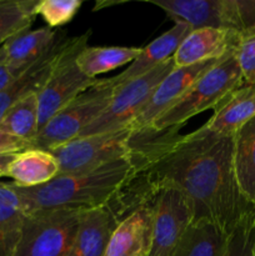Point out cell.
Returning a JSON list of instances; mask_svg holds the SVG:
<instances>
[{
  "mask_svg": "<svg viewBox=\"0 0 255 256\" xmlns=\"http://www.w3.org/2000/svg\"><path fill=\"white\" fill-rule=\"evenodd\" d=\"M138 172L152 184L182 189L194 204L195 220H209L229 234L255 208L238 186L234 136H218L199 128L175 138Z\"/></svg>",
  "mask_w": 255,
  "mask_h": 256,
  "instance_id": "1",
  "label": "cell"
},
{
  "mask_svg": "<svg viewBox=\"0 0 255 256\" xmlns=\"http://www.w3.org/2000/svg\"><path fill=\"white\" fill-rule=\"evenodd\" d=\"M144 156L118 159L80 172L59 174L44 185L22 188L10 182L25 214L42 210H89L108 205L142 165Z\"/></svg>",
  "mask_w": 255,
  "mask_h": 256,
  "instance_id": "2",
  "label": "cell"
},
{
  "mask_svg": "<svg viewBox=\"0 0 255 256\" xmlns=\"http://www.w3.org/2000/svg\"><path fill=\"white\" fill-rule=\"evenodd\" d=\"M179 135V129L156 130L152 126L132 129L126 126L104 134L76 138L52 154L60 165V174L80 172L118 159L150 156Z\"/></svg>",
  "mask_w": 255,
  "mask_h": 256,
  "instance_id": "3",
  "label": "cell"
},
{
  "mask_svg": "<svg viewBox=\"0 0 255 256\" xmlns=\"http://www.w3.org/2000/svg\"><path fill=\"white\" fill-rule=\"evenodd\" d=\"M242 85H244V80L234 50L205 72L172 108L152 122V126L156 130L180 129L195 115L208 109H215Z\"/></svg>",
  "mask_w": 255,
  "mask_h": 256,
  "instance_id": "4",
  "label": "cell"
},
{
  "mask_svg": "<svg viewBox=\"0 0 255 256\" xmlns=\"http://www.w3.org/2000/svg\"><path fill=\"white\" fill-rule=\"evenodd\" d=\"M90 34L92 32H86L79 36L62 39L59 52L52 62V72L44 86L38 92V132L65 105L96 82L98 79L86 76L76 64L78 55L85 46H88Z\"/></svg>",
  "mask_w": 255,
  "mask_h": 256,
  "instance_id": "5",
  "label": "cell"
},
{
  "mask_svg": "<svg viewBox=\"0 0 255 256\" xmlns=\"http://www.w3.org/2000/svg\"><path fill=\"white\" fill-rule=\"evenodd\" d=\"M114 90L109 79H98L95 85L78 95L42 128L32 142V148L52 152L76 139L105 112Z\"/></svg>",
  "mask_w": 255,
  "mask_h": 256,
  "instance_id": "6",
  "label": "cell"
},
{
  "mask_svg": "<svg viewBox=\"0 0 255 256\" xmlns=\"http://www.w3.org/2000/svg\"><path fill=\"white\" fill-rule=\"evenodd\" d=\"M80 212L55 209L28 214L14 256H68Z\"/></svg>",
  "mask_w": 255,
  "mask_h": 256,
  "instance_id": "7",
  "label": "cell"
},
{
  "mask_svg": "<svg viewBox=\"0 0 255 256\" xmlns=\"http://www.w3.org/2000/svg\"><path fill=\"white\" fill-rule=\"evenodd\" d=\"M174 68L175 65L172 58L145 75L115 88L112 102L105 112L78 138L116 132L129 126L140 112L146 106L158 85Z\"/></svg>",
  "mask_w": 255,
  "mask_h": 256,
  "instance_id": "8",
  "label": "cell"
},
{
  "mask_svg": "<svg viewBox=\"0 0 255 256\" xmlns=\"http://www.w3.org/2000/svg\"><path fill=\"white\" fill-rule=\"evenodd\" d=\"M146 182L154 188V194L150 199L152 209V242L148 256H172L179 240L195 220L194 204L175 185Z\"/></svg>",
  "mask_w": 255,
  "mask_h": 256,
  "instance_id": "9",
  "label": "cell"
},
{
  "mask_svg": "<svg viewBox=\"0 0 255 256\" xmlns=\"http://www.w3.org/2000/svg\"><path fill=\"white\" fill-rule=\"evenodd\" d=\"M166 12L175 24L192 30L222 28L242 32L236 0H149Z\"/></svg>",
  "mask_w": 255,
  "mask_h": 256,
  "instance_id": "10",
  "label": "cell"
},
{
  "mask_svg": "<svg viewBox=\"0 0 255 256\" xmlns=\"http://www.w3.org/2000/svg\"><path fill=\"white\" fill-rule=\"evenodd\" d=\"M216 62L218 60H210L192 66L174 68L158 85L146 106L140 112V114L135 118L129 126L136 130L152 126V122L160 115L164 114L169 108H172L188 92V89Z\"/></svg>",
  "mask_w": 255,
  "mask_h": 256,
  "instance_id": "11",
  "label": "cell"
},
{
  "mask_svg": "<svg viewBox=\"0 0 255 256\" xmlns=\"http://www.w3.org/2000/svg\"><path fill=\"white\" fill-rule=\"evenodd\" d=\"M240 36L242 32L222 28L192 30L172 55L175 68L222 59L236 49Z\"/></svg>",
  "mask_w": 255,
  "mask_h": 256,
  "instance_id": "12",
  "label": "cell"
},
{
  "mask_svg": "<svg viewBox=\"0 0 255 256\" xmlns=\"http://www.w3.org/2000/svg\"><path fill=\"white\" fill-rule=\"evenodd\" d=\"M152 242L150 202L122 218L112 232L104 256H148Z\"/></svg>",
  "mask_w": 255,
  "mask_h": 256,
  "instance_id": "13",
  "label": "cell"
},
{
  "mask_svg": "<svg viewBox=\"0 0 255 256\" xmlns=\"http://www.w3.org/2000/svg\"><path fill=\"white\" fill-rule=\"evenodd\" d=\"M119 219L109 205L82 210L76 234L68 256H104Z\"/></svg>",
  "mask_w": 255,
  "mask_h": 256,
  "instance_id": "14",
  "label": "cell"
},
{
  "mask_svg": "<svg viewBox=\"0 0 255 256\" xmlns=\"http://www.w3.org/2000/svg\"><path fill=\"white\" fill-rule=\"evenodd\" d=\"M60 40L59 32L49 26L36 30L28 29L8 40L0 46V52L10 72L19 76L46 55Z\"/></svg>",
  "mask_w": 255,
  "mask_h": 256,
  "instance_id": "15",
  "label": "cell"
},
{
  "mask_svg": "<svg viewBox=\"0 0 255 256\" xmlns=\"http://www.w3.org/2000/svg\"><path fill=\"white\" fill-rule=\"evenodd\" d=\"M190 32L192 29L188 25L175 24L172 29L158 36L145 48H142V52L136 59L124 72L118 74L116 76L109 78L110 84L114 88L119 86L130 80L145 75L166 60L172 59L179 45Z\"/></svg>",
  "mask_w": 255,
  "mask_h": 256,
  "instance_id": "16",
  "label": "cell"
},
{
  "mask_svg": "<svg viewBox=\"0 0 255 256\" xmlns=\"http://www.w3.org/2000/svg\"><path fill=\"white\" fill-rule=\"evenodd\" d=\"M255 118V85L244 84L228 95L214 109L202 129L218 136H234Z\"/></svg>",
  "mask_w": 255,
  "mask_h": 256,
  "instance_id": "17",
  "label": "cell"
},
{
  "mask_svg": "<svg viewBox=\"0 0 255 256\" xmlns=\"http://www.w3.org/2000/svg\"><path fill=\"white\" fill-rule=\"evenodd\" d=\"M60 174V165L56 158L46 150L29 149L16 154L9 165L6 176L12 184L22 188L44 185Z\"/></svg>",
  "mask_w": 255,
  "mask_h": 256,
  "instance_id": "18",
  "label": "cell"
},
{
  "mask_svg": "<svg viewBox=\"0 0 255 256\" xmlns=\"http://www.w3.org/2000/svg\"><path fill=\"white\" fill-rule=\"evenodd\" d=\"M230 234L209 220H194L172 256H224Z\"/></svg>",
  "mask_w": 255,
  "mask_h": 256,
  "instance_id": "19",
  "label": "cell"
},
{
  "mask_svg": "<svg viewBox=\"0 0 255 256\" xmlns=\"http://www.w3.org/2000/svg\"><path fill=\"white\" fill-rule=\"evenodd\" d=\"M62 42V39L46 55L38 60L22 74L15 78L14 82H10L6 88L0 90V120L18 102L32 92H39L40 89L44 86L52 72V62L59 52Z\"/></svg>",
  "mask_w": 255,
  "mask_h": 256,
  "instance_id": "20",
  "label": "cell"
},
{
  "mask_svg": "<svg viewBox=\"0 0 255 256\" xmlns=\"http://www.w3.org/2000/svg\"><path fill=\"white\" fill-rule=\"evenodd\" d=\"M234 172L244 199L255 205V118L234 135Z\"/></svg>",
  "mask_w": 255,
  "mask_h": 256,
  "instance_id": "21",
  "label": "cell"
},
{
  "mask_svg": "<svg viewBox=\"0 0 255 256\" xmlns=\"http://www.w3.org/2000/svg\"><path fill=\"white\" fill-rule=\"evenodd\" d=\"M26 216L10 182H0V256H14Z\"/></svg>",
  "mask_w": 255,
  "mask_h": 256,
  "instance_id": "22",
  "label": "cell"
},
{
  "mask_svg": "<svg viewBox=\"0 0 255 256\" xmlns=\"http://www.w3.org/2000/svg\"><path fill=\"white\" fill-rule=\"evenodd\" d=\"M142 52L135 46H85L76 58L79 69L86 76L96 79L102 72H112L132 62Z\"/></svg>",
  "mask_w": 255,
  "mask_h": 256,
  "instance_id": "23",
  "label": "cell"
},
{
  "mask_svg": "<svg viewBox=\"0 0 255 256\" xmlns=\"http://www.w3.org/2000/svg\"><path fill=\"white\" fill-rule=\"evenodd\" d=\"M39 102L38 92L28 95L18 102L0 120V128L9 134L30 142L32 146L38 135Z\"/></svg>",
  "mask_w": 255,
  "mask_h": 256,
  "instance_id": "24",
  "label": "cell"
},
{
  "mask_svg": "<svg viewBox=\"0 0 255 256\" xmlns=\"http://www.w3.org/2000/svg\"><path fill=\"white\" fill-rule=\"evenodd\" d=\"M38 0H0V46L34 22Z\"/></svg>",
  "mask_w": 255,
  "mask_h": 256,
  "instance_id": "25",
  "label": "cell"
},
{
  "mask_svg": "<svg viewBox=\"0 0 255 256\" xmlns=\"http://www.w3.org/2000/svg\"><path fill=\"white\" fill-rule=\"evenodd\" d=\"M255 208H252L230 232L224 256H254Z\"/></svg>",
  "mask_w": 255,
  "mask_h": 256,
  "instance_id": "26",
  "label": "cell"
},
{
  "mask_svg": "<svg viewBox=\"0 0 255 256\" xmlns=\"http://www.w3.org/2000/svg\"><path fill=\"white\" fill-rule=\"evenodd\" d=\"M82 5V0H39L35 14L40 15L52 29L72 22Z\"/></svg>",
  "mask_w": 255,
  "mask_h": 256,
  "instance_id": "27",
  "label": "cell"
},
{
  "mask_svg": "<svg viewBox=\"0 0 255 256\" xmlns=\"http://www.w3.org/2000/svg\"><path fill=\"white\" fill-rule=\"evenodd\" d=\"M235 58L239 64L244 84L255 85V32H242Z\"/></svg>",
  "mask_w": 255,
  "mask_h": 256,
  "instance_id": "28",
  "label": "cell"
},
{
  "mask_svg": "<svg viewBox=\"0 0 255 256\" xmlns=\"http://www.w3.org/2000/svg\"><path fill=\"white\" fill-rule=\"evenodd\" d=\"M32 149V144L9 134L0 128V154H19Z\"/></svg>",
  "mask_w": 255,
  "mask_h": 256,
  "instance_id": "29",
  "label": "cell"
},
{
  "mask_svg": "<svg viewBox=\"0 0 255 256\" xmlns=\"http://www.w3.org/2000/svg\"><path fill=\"white\" fill-rule=\"evenodd\" d=\"M15 76L12 72L9 70V68L5 64L4 59H2V55L0 52V90H2L4 88H6L10 82H14Z\"/></svg>",
  "mask_w": 255,
  "mask_h": 256,
  "instance_id": "30",
  "label": "cell"
},
{
  "mask_svg": "<svg viewBox=\"0 0 255 256\" xmlns=\"http://www.w3.org/2000/svg\"><path fill=\"white\" fill-rule=\"evenodd\" d=\"M16 154H0V179L6 176L9 165L15 159Z\"/></svg>",
  "mask_w": 255,
  "mask_h": 256,
  "instance_id": "31",
  "label": "cell"
},
{
  "mask_svg": "<svg viewBox=\"0 0 255 256\" xmlns=\"http://www.w3.org/2000/svg\"><path fill=\"white\" fill-rule=\"evenodd\" d=\"M254 256H255V248H254Z\"/></svg>",
  "mask_w": 255,
  "mask_h": 256,
  "instance_id": "32",
  "label": "cell"
}]
</instances>
